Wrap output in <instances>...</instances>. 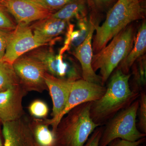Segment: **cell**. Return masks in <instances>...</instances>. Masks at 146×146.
I'll list each match as a JSON object with an SVG mask.
<instances>
[{"label": "cell", "instance_id": "obj_28", "mask_svg": "<svg viewBox=\"0 0 146 146\" xmlns=\"http://www.w3.org/2000/svg\"><path fill=\"white\" fill-rule=\"evenodd\" d=\"M115 0H86L88 5L92 10H103L111 5Z\"/></svg>", "mask_w": 146, "mask_h": 146}, {"label": "cell", "instance_id": "obj_8", "mask_svg": "<svg viewBox=\"0 0 146 146\" xmlns=\"http://www.w3.org/2000/svg\"><path fill=\"white\" fill-rule=\"evenodd\" d=\"M106 87L98 84L89 82L83 79L72 82L68 102L63 111L50 124L55 133L60 119L71 109L79 105L99 99L105 94Z\"/></svg>", "mask_w": 146, "mask_h": 146}, {"label": "cell", "instance_id": "obj_1", "mask_svg": "<svg viewBox=\"0 0 146 146\" xmlns=\"http://www.w3.org/2000/svg\"><path fill=\"white\" fill-rule=\"evenodd\" d=\"M131 76L118 68L111 76L104 95L92 102L90 117L96 124L105 125L118 113L139 98L140 93L132 91L129 87Z\"/></svg>", "mask_w": 146, "mask_h": 146}, {"label": "cell", "instance_id": "obj_29", "mask_svg": "<svg viewBox=\"0 0 146 146\" xmlns=\"http://www.w3.org/2000/svg\"><path fill=\"white\" fill-rule=\"evenodd\" d=\"M146 142V138H141L135 142H129L120 138H116L111 141L109 146H137L140 144H143Z\"/></svg>", "mask_w": 146, "mask_h": 146}, {"label": "cell", "instance_id": "obj_6", "mask_svg": "<svg viewBox=\"0 0 146 146\" xmlns=\"http://www.w3.org/2000/svg\"><path fill=\"white\" fill-rule=\"evenodd\" d=\"M19 84L27 92L42 93L48 90L45 76L47 72L44 65L30 55H23L12 64Z\"/></svg>", "mask_w": 146, "mask_h": 146}, {"label": "cell", "instance_id": "obj_23", "mask_svg": "<svg viewBox=\"0 0 146 146\" xmlns=\"http://www.w3.org/2000/svg\"><path fill=\"white\" fill-rule=\"evenodd\" d=\"M92 21L91 19L88 21L86 17L79 20L78 26L80 30H78V35L71 42V44L73 46L77 47L85 40L90 31Z\"/></svg>", "mask_w": 146, "mask_h": 146}, {"label": "cell", "instance_id": "obj_5", "mask_svg": "<svg viewBox=\"0 0 146 146\" xmlns=\"http://www.w3.org/2000/svg\"><path fill=\"white\" fill-rule=\"evenodd\" d=\"M139 106L138 99L109 120L105 124L99 146H108L116 138L133 142L145 137L146 134L138 130L136 124Z\"/></svg>", "mask_w": 146, "mask_h": 146}, {"label": "cell", "instance_id": "obj_26", "mask_svg": "<svg viewBox=\"0 0 146 146\" xmlns=\"http://www.w3.org/2000/svg\"><path fill=\"white\" fill-rule=\"evenodd\" d=\"M13 30L0 29V60H1L4 57Z\"/></svg>", "mask_w": 146, "mask_h": 146}, {"label": "cell", "instance_id": "obj_7", "mask_svg": "<svg viewBox=\"0 0 146 146\" xmlns=\"http://www.w3.org/2000/svg\"><path fill=\"white\" fill-rule=\"evenodd\" d=\"M37 48L29 55L44 65L47 73L57 78L74 82L82 79L81 68L73 61L65 60L62 54H56L49 48Z\"/></svg>", "mask_w": 146, "mask_h": 146}, {"label": "cell", "instance_id": "obj_9", "mask_svg": "<svg viewBox=\"0 0 146 146\" xmlns=\"http://www.w3.org/2000/svg\"><path fill=\"white\" fill-rule=\"evenodd\" d=\"M35 38L30 26L19 24L13 31L2 60L13 64L18 58L32 50L42 46Z\"/></svg>", "mask_w": 146, "mask_h": 146}, {"label": "cell", "instance_id": "obj_20", "mask_svg": "<svg viewBox=\"0 0 146 146\" xmlns=\"http://www.w3.org/2000/svg\"><path fill=\"white\" fill-rule=\"evenodd\" d=\"M12 64L0 60V92L19 85Z\"/></svg>", "mask_w": 146, "mask_h": 146}, {"label": "cell", "instance_id": "obj_11", "mask_svg": "<svg viewBox=\"0 0 146 146\" xmlns=\"http://www.w3.org/2000/svg\"><path fill=\"white\" fill-rule=\"evenodd\" d=\"M3 6L15 18L17 25H29L46 18L53 13L28 0H6Z\"/></svg>", "mask_w": 146, "mask_h": 146}, {"label": "cell", "instance_id": "obj_17", "mask_svg": "<svg viewBox=\"0 0 146 146\" xmlns=\"http://www.w3.org/2000/svg\"><path fill=\"white\" fill-rule=\"evenodd\" d=\"M29 125L32 133L36 143L40 146H54L55 133L49 128V125L45 119L29 117Z\"/></svg>", "mask_w": 146, "mask_h": 146}, {"label": "cell", "instance_id": "obj_19", "mask_svg": "<svg viewBox=\"0 0 146 146\" xmlns=\"http://www.w3.org/2000/svg\"><path fill=\"white\" fill-rule=\"evenodd\" d=\"M136 63H133V78L132 83L129 85L131 90L140 93L145 91V89L146 58L144 56L138 58Z\"/></svg>", "mask_w": 146, "mask_h": 146}, {"label": "cell", "instance_id": "obj_25", "mask_svg": "<svg viewBox=\"0 0 146 146\" xmlns=\"http://www.w3.org/2000/svg\"><path fill=\"white\" fill-rule=\"evenodd\" d=\"M16 26L5 7L0 4V29L13 30Z\"/></svg>", "mask_w": 146, "mask_h": 146}, {"label": "cell", "instance_id": "obj_12", "mask_svg": "<svg viewBox=\"0 0 146 146\" xmlns=\"http://www.w3.org/2000/svg\"><path fill=\"white\" fill-rule=\"evenodd\" d=\"M27 93L20 84L0 92V121L2 124L15 121L25 115L22 102Z\"/></svg>", "mask_w": 146, "mask_h": 146}, {"label": "cell", "instance_id": "obj_32", "mask_svg": "<svg viewBox=\"0 0 146 146\" xmlns=\"http://www.w3.org/2000/svg\"><path fill=\"white\" fill-rule=\"evenodd\" d=\"M146 146L145 145H143V144H140V145H138V146Z\"/></svg>", "mask_w": 146, "mask_h": 146}, {"label": "cell", "instance_id": "obj_21", "mask_svg": "<svg viewBox=\"0 0 146 146\" xmlns=\"http://www.w3.org/2000/svg\"><path fill=\"white\" fill-rule=\"evenodd\" d=\"M30 114L36 119H46L49 112L48 105L40 100H35L31 103L28 106Z\"/></svg>", "mask_w": 146, "mask_h": 146}, {"label": "cell", "instance_id": "obj_15", "mask_svg": "<svg viewBox=\"0 0 146 146\" xmlns=\"http://www.w3.org/2000/svg\"><path fill=\"white\" fill-rule=\"evenodd\" d=\"M67 22L49 16L36 21L31 27L35 38L43 46L63 33L67 27Z\"/></svg>", "mask_w": 146, "mask_h": 146}, {"label": "cell", "instance_id": "obj_13", "mask_svg": "<svg viewBox=\"0 0 146 146\" xmlns=\"http://www.w3.org/2000/svg\"><path fill=\"white\" fill-rule=\"evenodd\" d=\"M45 82L52 100L53 108L50 119H45L50 124L57 119L64 109L68 102L72 82L55 77L46 73Z\"/></svg>", "mask_w": 146, "mask_h": 146}, {"label": "cell", "instance_id": "obj_16", "mask_svg": "<svg viewBox=\"0 0 146 146\" xmlns=\"http://www.w3.org/2000/svg\"><path fill=\"white\" fill-rule=\"evenodd\" d=\"M130 52L120 63L119 69L125 74H128L132 65L137 59L141 57L146 50V24L144 22L138 30L135 44Z\"/></svg>", "mask_w": 146, "mask_h": 146}, {"label": "cell", "instance_id": "obj_27", "mask_svg": "<svg viewBox=\"0 0 146 146\" xmlns=\"http://www.w3.org/2000/svg\"><path fill=\"white\" fill-rule=\"evenodd\" d=\"M104 128V126L97 127L91 133L84 146H99Z\"/></svg>", "mask_w": 146, "mask_h": 146}, {"label": "cell", "instance_id": "obj_10", "mask_svg": "<svg viewBox=\"0 0 146 146\" xmlns=\"http://www.w3.org/2000/svg\"><path fill=\"white\" fill-rule=\"evenodd\" d=\"M2 125L3 146H40L32 133L29 117L25 115Z\"/></svg>", "mask_w": 146, "mask_h": 146}, {"label": "cell", "instance_id": "obj_14", "mask_svg": "<svg viewBox=\"0 0 146 146\" xmlns=\"http://www.w3.org/2000/svg\"><path fill=\"white\" fill-rule=\"evenodd\" d=\"M94 31L95 25L92 21L89 34L84 42L76 48L74 56L81 65L82 79L102 85L101 78L94 72L91 64L93 56L92 40Z\"/></svg>", "mask_w": 146, "mask_h": 146}, {"label": "cell", "instance_id": "obj_2", "mask_svg": "<svg viewBox=\"0 0 146 146\" xmlns=\"http://www.w3.org/2000/svg\"><path fill=\"white\" fill-rule=\"evenodd\" d=\"M145 12L140 0H117L108 11L102 25H95L93 51L99 52L129 24L143 18Z\"/></svg>", "mask_w": 146, "mask_h": 146}, {"label": "cell", "instance_id": "obj_18", "mask_svg": "<svg viewBox=\"0 0 146 146\" xmlns=\"http://www.w3.org/2000/svg\"><path fill=\"white\" fill-rule=\"evenodd\" d=\"M87 5L86 0H75L67 4L55 12H53L50 16L68 22L73 18L80 20L86 17Z\"/></svg>", "mask_w": 146, "mask_h": 146}, {"label": "cell", "instance_id": "obj_31", "mask_svg": "<svg viewBox=\"0 0 146 146\" xmlns=\"http://www.w3.org/2000/svg\"><path fill=\"white\" fill-rule=\"evenodd\" d=\"M6 0H0V4L3 5L4 3Z\"/></svg>", "mask_w": 146, "mask_h": 146}, {"label": "cell", "instance_id": "obj_3", "mask_svg": "<svg viewBox=\"0 0 146 146\" xmlns=\"http://www.w3.org/2000/svg\"><path fill=\"white\" fill-rule=\"evenodd\" d=\"M92 102L76 106L60 119L55 131L54 146H84L98 127L91 119Z\"/></svg>", "mask_w": 146, "mask_h": 146}, {"label": "cell", "instance_id": "obj_30", "mask_svg": "<svg viewBox=\"0 0 146 146\" xmlns=\"http://www.w3.org/2000/svg\"><path fill=\"white\" fill-rule=\"evenodd\" d=\"M1 125H2V123L0 121V146H3V143L1 136Z\"/></svg>", "mask_w": 146, "mask_h": 146}, {"label": "cell", "instance_id": "obj_4", "mask_svg": "<svg viewBox=\"0 0 146 146\" xmlns=\"http://www.w3.org/2000/svg\"><path fill=\"white\" fill-rule=\"evenodd\" d=\"M133 28L126 27L112 38L109 44L93 55L92 68L95 72L100 70L102 85L130 52L133 46Z\"/></svg>", "mask_w": 146, "mask_h": 146}, {"label": "cell", "instance_id": "obj_24", "mask_svg": "<svg viewBox=\"0 0 146 146\" xmlns=\"http://www.w3.org/2000/svg\"><path fill=\"white\" fill-rule=\"evenodd\" d=\"M42 8L53 13L59 10L67 4L75 0H28Z\"/></svg>", "mask_w": 146, "mask_h": 146}, {"label": "cell", "instance_id": "obj_22", "mask_svg": "<svg viewBox=\"0 0 146 146\" xmlns=\"http://www.w3.org/2000/svg\"><path fill=\"white\" fill-rule=\"evenodd\" d=\"M139 106L138 112L139 117L138 128L142 133L146 134V91L140 93L139 98Z\"/></svg>", "mask_w": 146, "mask_h": 146}]
</instances>
